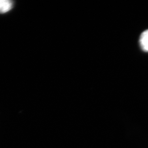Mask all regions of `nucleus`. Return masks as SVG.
<instances>
[{
    "label": "nucleus",
    "instance_id": "f03ea898",
    "mask_svg": "<svg viewBox=\"0 0 148 148\" xmlns=\"http://www.w3.org/2000/svg\"><path fill=\"white\" fill-rule=\"evenodd\" d=\"M139 42L141 49L144 51L148 52V30L142 33L140 36Z\"/></svg>",
    "mask_w": 148,
    "mask_h": 148
},
{
    "label": "nucleus",
    "instance_id": "f257e3e1",
    "mask_svg": "<svg viewBox=\"0 0 148 148\" xmlns=\"http://www.w3.org/2000/svg\"><path fill=\"white\" fill-rule=\"evenodd\" d=\"M13 7V2L10 0H0V14L10 11Z\"/></svg>",
    "mask_w": 148,
    "mask_h": 148
}]
</instances>
